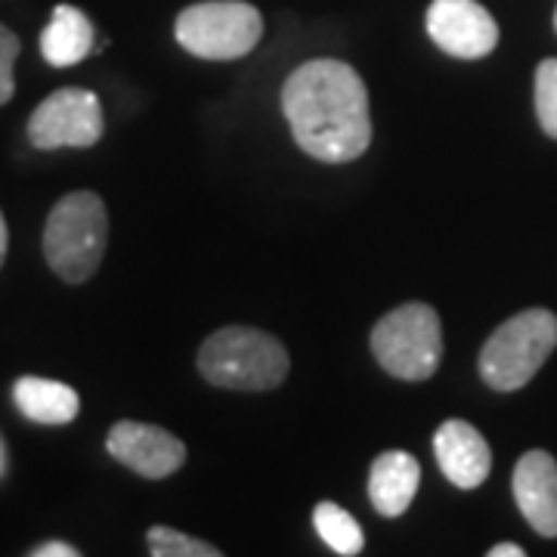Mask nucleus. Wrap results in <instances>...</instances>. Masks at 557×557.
<instances>
[{"label":"nucleus","mask_w":557,"mask_h":557,"mask_svg":"<svg viewBox=\"0 0 557 557\" xmlns=\"http://www.w3.org/2000/svg\"><path fill=\"white\" fill-rule=\"evenodd\" d=\"M282 112L300 149L325 164L359 159L372 143L369 90L347 62H304L282 87Z\"/></svg>","instance_id":"f257e3e1"},{"label":"nucleus","mask_w":557,"mask_h":557,"mask_svg":"<svg viewBox=\"0 0 557 557\" xmlns=\"http://www.w3.org/2000/svg\"><path fill=\"white\" fill-rule=\"evenodd\" d=\"M199 372L226 391H273L288 375V350L260 329L226 325L201 344Z\"/></svg>","instance_id":"f03ea898"},{"label":"nucleus","mask_w":557,"mask_h":557,"mask_svg":"<svg viewBox=\"0 0 557 557\" xmlns=\"http://www.w3.org/2000/svg\"><path fill=\"white\" fill-rule=\"evenodd\" d=\"M109 242V214L97 193H72L57 201L44 226V255L53 273L72 285L100 270Z\"/></svg>","instance_id":"7ed1b4c3"},{"label":"nucleus","mask_w":557,"mask_h":557,"mask_svg":"<svg viewBox=\"0 0 557 557\" xmlns=\"http://www.w3.org/2000/svg\"><path fill=\"white\" fill-rule=\"evenodd\" d=\"M557 347V317L552 310H523L502 322L480 350V379L498 394L520 391Z\"/></svg>","instance_id":"20e7f679"},{"label":"nucleus","mask_w":557,"mask_h":557,"mask_svg":"<svg viewBox=\"0 0 557 557\" xmlns=\"http://www.w3.org/2000/svg\"><path fill=\"white\" fill-rule=\"evenodd\" d=\"M372 354L384 372L403 381H428L443 362V329L434 307L412 300L379 319Z\"/></svg>","instance_id":"39448f33"},{"label":"nucleus","mask_w":557,"mask_h":557,"mask_svg":"<svg viewBox=\"0 0 557 557\" xmlns=\"http://www.w3.org/2000/svg\"><path fill=\"white\" fill-rule=\"evenodd\" d=\"M174 35L199 60H242L258 47L263 16L245 0H205L180 13Z\"/></svg>","instance_id":"423d86ee"},{"label":"nucleus","mask_w":557,"mask_h":557,"mask_svg":"<svg viewBox=\"0 0 557 557\" xmlns=\"http://www.w3.org/2000/svg\"><path fill=\"white\" fill-rule=\"evenodd\" d=\"M102 137V106L97 94L65 87L50 94L28 119L35 149H87Z\"/></svg>","instance_id":"0eeeda50"},{"label":"nucleus","mask_w":557,"mask_h":557,"mask_svg":"<svg viewBox=\"0 0 557 557\" xmlns=\"http://www.w3.org/2000/svg\"><path fill=\"white\" fill-rule=\"evenodd\" d=\"M424 22L431 40L456 60H483L496 50L498 25L478 0H434Z\"/></svg>","instance_id":"6e6552de"},{"label":"nucleus","mask_w":557,"mask_h":557,"mask_svg":"<svg viewBox=\"0 0 557 557\" xmlns=\"http://www.w3.org/2000/svg\"><path fill=\"white\" fill-rule=\"evenodd\" d=\"M106 449L124 468H131L139 478L149 480L171 478L186 461L183 440L174 437L171 431H164L159 424H146V421H119L109 431Z\"/></svg>","instance_id":"1a4fd4ad"},{"label":"nucleus","mask_w":557,"mask_h":557,"mask_svg":"<svg viewBox=\"0 0 557 557\" xmlns=\"http://www.w3.org/2000/svg\"><path fill=\"white\" fill-rule=\"evenodd\" d=\"M434 456H437L440 471L458 490H478L493 471L490 443L474 424L461 418H449L440 424V431L434 434Z\"/></svg>","instance_id":"9d476101"},{"label":"nucleus","mask_w":557,"mask_h":557,"mask_svg":"<svg viewBox=\"0 0 557 557\" xmlns=\"http://www.w3.org/2000/svg\"><path fill=\"white\" fill-rule=\"evenodd\" d=\"M515 502L539 536H557V461L542 449H530L515 465Z\"/></svg>","instance_id":"9b49d317"},{"label":"nucleus","mask_w":557,"mask_h":557,"mask_svg":"<svg viewBox=\"0 0 557 557\" xmlns=\"http://www.w3.org/2000/svg\"><path fill=\"white\" fill-rule=\"evenodd\" d=\"M418 486H421V465L416 456L403 449L381 453L369 471V498L381 518L406 515L412 498L418 496Z\"/></svg>","instance_id":"f8f14e48"},{"label":"nucleus","mask_w":557,"mask_h":557,"mask_svg":"<svg viewBox=\"0 0 557 557\" xmlns=\"http://www.w3.org/2000/svg\"><path fill=\"white\" fill-rule=\"evenodd\" d=\"M94 22L72 3H60L40 35V53L53 69L78 65L94 50Z\"/></svg>","instance_id":"ddd939ff"},{"label":"nucleus","mask_w":557,"mask_h":557,"mask_svg":"<svg viewBox=\"0 0 557 557\" xmlns=\"http://www.w3.org/2000/svg\"><path fill=\"white\" fill-rule=\"evenodd\" d=\"M13 399H16V409L22 416L35 424H69L78 418L81 409L78 394L69 384L35 379V375H25V379L16 381Z\"/></svg>","instance_id":"4468645a"},{"label":"nucleus","mask_w":557,"mask_h":557,"mask_svg":"<svg viewBox=\"0 0 557 557\" xmlns=\"http://www.w3.org/2000/svg\"><path fill=\"white\" fill-rule=\"evenodd\" d=\"M313 527L335 555L357 557L366 548V533H362L359 520L335 502H319L313 511Z\"/></svg>","instance_id":"2eb2a0df"},{"label":"nucleus","mask_w":557,"mask_h":557,"mask_svg":"<svg viewBox=\"0 0 557 557\" xmlns=\"http://www.w3.org/2000/svg\"><path fill=\"white\" fill-rule=\"evenodd\" d=\"M149 555L152 557H220L218 545H208L196 536H186L174 527L149 530Z\"/></svg>","instance_id":"dca6fc26"},{"label":"nucleus","mask_w":557,"mask_h":557,"mask_svg":"<svg viewBox=\"0 0 557 557\" xmlns=\"http://www.w3.org/2000/svg\"><path fill=\"white\" fill-rule=\"evenodd\" d=\"M536 115L542 131L557 139V60L539 62L536 69Z\"/></svg>","instance_id":"f3484780"},{"label":"nucleus","mask_w":557,"mask_h":557,"mask_svg":"<svg viewBox=\"0 0 557 557\" xmlns=\"http://www.w3.org/2000/svg\"><path fill=\"white\" fill-rule=\"evenodd\" d=\"M20 38L7 25H0V106L13 100V94H16L13 65L20 60Z\"/></svg>","instance_id":"a211bd4d"},{"label":"nucleus","mask_w":557,"mask_h":557,"mask_svg":"<svg viewBox=\"0 0 557 557\" xmlns=\"http://www.w3.org/2000/svg\"><path fill=\"white\" fill-rule=\"evenodd\" d=\"M81 552L75 545H69V542H47V545H38L32 557H78Z\"/></svg>","instance_id":"6ab92c4d"},{"label":"nucleus","mask_w":557,"mask_h":557,"mask_svg":"<svg viewBox=\"0 0 557 557\" xmlns=\"http://www.w3.org/2000/svg\"><path fill=\"white\" fill-rule=\"evenodd\" d=\"M486 555L490 557H523L527 552H523L520 545H515V542H502V545H493Z\"/></svg>","instance_id":"aec40b11"},{"label":"nucleus","mask_w":557,"mask_h":557,"mask_svg":"<svg viewBox=\"0 0 557 557\" xmlns=\"http://www.w3.org/2000/svg\"><path fill=\"white\" fill-rule=\"evenodd\" d=\"M7 245H10V233H7V220L0 214V267H3V260H7Z\"/></svg>","instance_id":"412c9836"},{"label":"nucleus","mask_w":557,"mask_h":557,"mask_svg":"<svg viewBox=\"0 0 557 557\" xmlns=\"http://www.w3.org/2000/svg\"><path fill=\"white\" fill-rule=\"evenodd\" d=\"M3 471H7V449H3V440H0V478H3Z\"/></svg>","instance_id":"4be33fe9"},{"label":"nucleus","mask_w":557,"mask_h":557,"mask_svg":"<svg viewBox=\"0 0 557 557\" xmlns=\"http://www.w3.org/2000/svg\"><path fill=\"white\" fill-rule=\"evenodd\" d=\"M555 28H557V13H555Z\"/></svg>","instance_id":"5701e85b"}]
</instances>
